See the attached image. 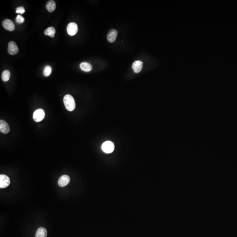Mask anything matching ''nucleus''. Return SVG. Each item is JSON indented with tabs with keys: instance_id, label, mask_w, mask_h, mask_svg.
Listing matches in <instances>:
<instances>
[{
	"instance_id": "obj_18",
	"label": "nucleus",
	"mask_w": 237,
	"mask_h": 237,
	"mask_svg": "<svg viewBox=\"0 0 237 237\" xmlns=\"http://www.w3.org/2000/svg\"><path fill=\"white\" fill-rule=\"evenodd\" d=\"M25 19L21 15H18L16 18V22L18 23H22L24 22Z\"/></svg>"
},
{
	"instance_id": "obj_4",
	"label": "nucleus",
	"mask_w": 237,
	"mask_h": 237,
	"mask_svg": "<svg viewBox=\"0 0 237 237\" xmlns=\"http://www.w3.org/2000/svg\"><path fill=\"white\" fill-rule=\"evenodd\" d=\"M67 31L70 36L76 35L78 31V26L75 23H70L68 24L67 27Z\"/></svg>"
},
{
	"instance_id": "obj_8",
	"label": "nucleus",
	"mask_w": 237,
	"mask_h": 237,
	"mask_svg": "<svg viewBox=\"0 0 237 237\" xmlns=\"http://www.w3.org/2000/svg\"><path fill=\"white\" fill-rule=\"evenodd\" d=\"M4 29L9 31H12L15 29V26L12 21L9 19L4 20L2 23Z\"/></svg>"
},
{
	"instance_id": "obj_17",
	"label": "nucleus",
	"mask_w": 237,
	"mask_h": 237,
	"mask_svg": "<svg viewBox=\"0 0 237 237\" xmlns=\"http://www.w3.org/2000/svg\"><path fill=\"white\" fill-rule=\"evenodd\" d=\"M52 69L50 65H47L45 67L44 70V75L45 77H48L52 73Z\"/></svg>"
},
{
	"instance_id": "obj_7",
	"label": "nucleus",
	"mask_w": 237,
	"mask_h": 237,
	"mask_svg": "<svg viewBox=\"0 0 237 237\" xmlns=\"http://www.w3.org/2000/svg\"><path fill=\"white\" fill-rule=\"evenodd\" d=\"M118 32L115 29L110 30L107 35V39L109 42L113 43L115 41L117 38Z\"/></svg>"
},
{
	"instance_id": "obj_3",
	"label": "nucleus",
	"mask_w": 237,
	"mask_h": 237,
	"mask_svg": "<svg viewBox=\"0 0 237 237\" xmlns=\"http://www.w3.org/2000/svg\"><path fill=\"white\" fill-rule=\"evenodd\" d=\"M45 111L42 109H38L33 113V118L34 121L37 122H40L45 118Z\"/></svg>"
},
{
	"instance_id": "obj_19",
	"label": "nucleus",
	"mask_w": 237,
	"mask_h": 237,
	"mask_svg": "<svg viewBox=\"0 0 237 237\" xmlns=\"http://www.w3.org/2000/svg\"><path fill=\"white\" fill-rule=\"evenodd\" d=\"M25 12V10L23 7H19L17 8L16 12L19 14H23Z\"/></svg>"
},
{
	"instance_id": "obj_13",
	"label": "nucleus",
	"mask_w": 237,
	"mask_h": 237,
	"mask_svg": "<svg viewBox=\"0 0 237 237\" xmlns=\"http://www.w3.org/2000/svg\"><path fill=\"white\" fill-rule=\"evenodd\" d=\"M46 7L48 11L50 12H53L54 11L56 8V4L55 1L53 0L48 1L47 3Z\"/></svg>"
},
{
	"instance_id": "obj_15",
	"label": "nucleus",
	"mask_w": 237,
	"mask_h": 237,
	"mask_svg": "<svg viewBox=\"0 0 237 237\" xmlns=\"http://www.w3.org/2000/svg\"><path fill=\"white\" fill-rule=\"evenodd\" d=\"M55 33V30L53 27H48L45 31V35L49 36L51 38H54Z\"/></svg>"
},
{
	"instance_id": "obj_2",
	"label": "nucleus",
	"mask_w": 237,
	"mask_h": 237,
	"mask_svg": "<svg viewBox=\"0 0 237 237\" xmlns=\"http://www.w3.org/2000/svg\"><path fill=\"white\" fill-rule=\"evenodd\" d=\"M114 144L111 141H107L104 142L101 146V149L106 153H111L114 150Z\"/></svg>"
},
{
	"instance_id": "obj_5",
	"label": "nucleus",
	"mask_w": 237,
	"mask_h": 237,
	"mask_svg": "<svg viewBox=\"0 0 237 237\" xmlns=\"http://www.w3.org/2000/svg\"><path fill=\"white\" fill-rule=\"evenodd\" d=\"M8 53L11 55H15L18 52V48L14 41H10L8 45Z\"/></svg>"
},
{
	"instance_id": "obj_14",
	"label": "nucleus",
	"mask_w": 237,
	"mask_h": 237,
	"mask_svg": "<svg viewBox=\"0 0 237 237\" xmlns=\"http://www.w3.org/2000/svg\"><path fill=\"white\" fill-rule=\"evenodd\" d=\"M80 67L81 70L84 71L89 72L92 70V65L87 62L81 63L80 65Z\"/></svg>"
},
{
	"instance_id": "obj_1",
	"label": "nucleus",
	"mask_w": 237,
	"mask_h": 237,
	"mask_svg": "<svg viewBox=\"0 0 237 237\" xmlns=\"http://www.w3.org/2000/svg\"><path fill=\"white\" fill-rule=\"evenodd\" d=\"M64 104L68 111H73L76 108V103L74 98L70 94H66L63 99Z\"/></svg>"
},
{
	"instance_id": "obj_11",
	"label": "nucleus",
	"mask_w": 237,
	"mask_h": 237,
	"mask_svg": "<svg viewBox=\"0 0 237 237\" xmlns=\"http://www.w3.org/2000/svg\"><path fill=\"white\" fill-rule=\"evenodd\" d=\"M0 131L4 133H8L9 132L10 128L7 122L4 120L0 121Z\"/></svg>"
},
{
	"instance_id": "obj_16",
	"label": "nucleus",
	"mask_w": 237,
	"mask_h": 237,
	"mask_svg": "<svg viewBox=\"0 0 237 237\" xmlns=\"http://www.w3.org/2000/svg\"><path fill=\"white\" fill-rule=\"evenodd\" d=\"M10 76V72L9 70H4L2 73L1 78L2 80L4 82L8 81L9 79Z\"/></svg>"
},
{
	"instance_id": "obj_12",
	"label": "nucleus",
	"mask_w": 237,
	"mask_h": 237,
	"mask_svg": "<svg viewBox=\"0 0 237 237\" xmlns=\"http://www.w3.org/2000/svg\"><path fill=\"white\" fill-rule=\"evenodd\" d=\"M35 237H47V231L45 228L40 227L36 231Z\"/></svg>"
},
{
	"instance_id": "obj_6",
	"label": "nucleus",
	"mask_w": 237,
	"mask_h": 237,
	"mask_svg": "<svg viewBox=\"0 0 237 237\" xmlns=\"http://www.w3.org/2000/svg\"><path fill=\"white\" fill-rule=\"evenodd\" d=\"M10 184V180L6 175H0V187L5 188L9 186Z\"/></svg>"
},
{
	"instance_id": "obj_10",
	"label": "nucleus",
	"mask_w": 237,
	"mask_h": 237,
	"mask_svg": "<svg viewBox=\"0 0 237 237\" xmlns=\"http://www.w3.org/2000/svg\"><path fill=\"white\" fill-rule=\"evenodd\" d=\"M143 62L140 61H136L133 64L132 68L135 73H139L141 71L143 68Z\"/></svg>"
},
{
	"instance_id": "obj_9",
	"label": "nucleus",
	"mask_w": 237,
	"mask_h": 237,
	"mask_svg": "<svg viewBox=\"0 0 237 237\" xmlns=\"http://www.w3.org/2000/svg\"><path fill=\"white\" fill-rule=\"evenodd\" d=\"M70 177L67 175H64L59 178L58 180V184L60 187H63L65 186L70 183Z\"/></svg>"
}]
</instances>
